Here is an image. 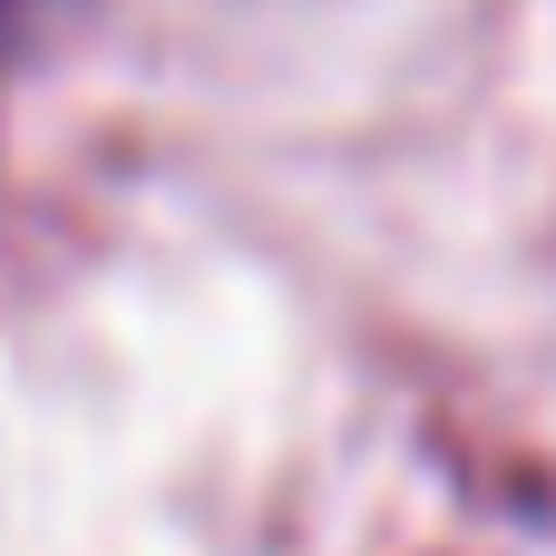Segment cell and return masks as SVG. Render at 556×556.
<instances>
[{
	"label": "cell",
	"instance_id": "1",
	"mask_svg": "<svg viewBox=\"0 0 556 556\" xmlns=\"http://www.w3.org/2000/svg\"><path fill=\"white\" fill-rule=\"evenodd\" d=\"M88 10H98V0H0V98H10L29 68H49L59 39H68Z\"/></svg>",
	"mask_w": 556,
	"mask_h": 556
}]
</instances>
